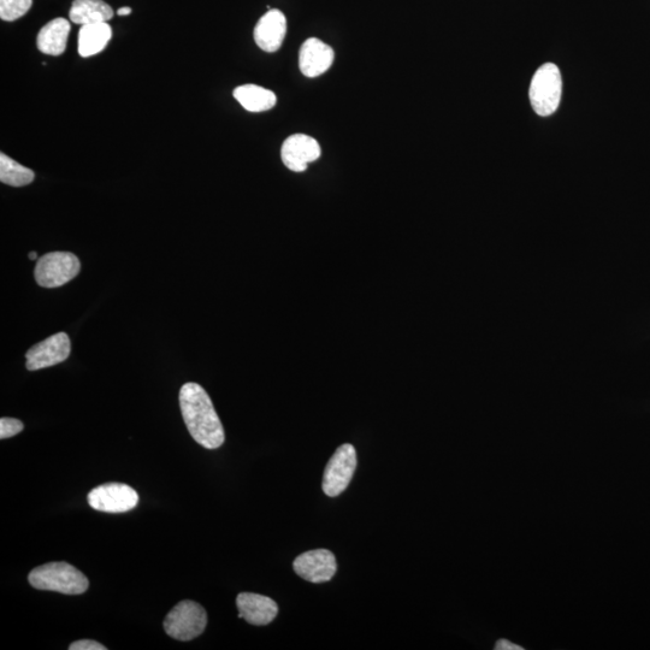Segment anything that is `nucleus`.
<instances>
[{"label": "nucleus", "mask_w": 650, "mask_h": 650, "mask_svg": "<svg viewBox=\"0 0 650 650\" xmlns=\"http://www.w3.org/2000/svg\"><path fill=\"white\" fill-rule=\"evenodd\" d=\"M183 421L195 442L208 449L220 448L226 434L214 404L198 383H186L180 390Z\"/></svg>", "instance_id": "nucleus-1"}, {"label": "nucleus", "mask_w": 650, "mask_h": 650, "mask_svg": "<svg viewBox=\"0 0 650 650\" xmlns=\"http://www.w3.org/2000/svg\"><path fill=\"white\" fill-rule=\"evenodd\" d=\"M28 581L35 589L65 595L84 594L90 585L84 573L64 561L37 567L29 573Z\"/></svg>", "instance_id": "nucleus-2"}, {"label": "nucleus", "mask_w": 650, "mask_h": 650, "mask_svg": "<svg viewBox=\"0 0 650 650\" xmlns=\"http://www.w3.org/2000/svg\"><path fill=\"white\" fill-rule=\"evenodd\" d=\"M563 93L560 70L553 63L543 64L531 81L529 96L537 115L551 116L558 110Z\"/></svg>", "instance_id": "nucleus-3"}, {"label": "nucleus", "mask_w": 650, "mask_h": 650, "mask_svg": "<svg viewBox=\"0 0 650 650\" xmlns=\"http://www.w3.org/2000/svg\"><path fill=\"white\" fill-rule=\"evenodd\" d=\"M208 625V614L197 602L185 600L177 604L164 620V630L179 641H191L202 635Z\"/></svg>", "instance_id": "nucleus-4"}, {"label": "nucleus", "mask_w": 650, "mask_h": 650, "mask_svg": "<svg viewBox=\"0 0 650 650\" xmlns=\"http://www.w3.org/2000/svg\"><path fill=\"white\" fill-rule=\"evenodd\" d=\"M81 264L70 252H52L38 260L34 276L38 285L45 288L62 287L79 275Z\"/></svg>", "instance_id": "nucleus-5"}, {"label": "nucleus", "mask_w": 650, "mask_h": 650, "mask_svg": "<svg viewBox=\"0 0 650 650\" xmlns=\"http://www.w3.org/2000/svg\"><path fill=\"white\" fill-rule=\"evenodd\" d=\"M357 469V452L350 443L336 449L330 458L323 476V492L335 498L344 493L352 481L354 471Z\"/></svg>", "instance_id": "nucleus-6"}, {"label": "nucleus", "mask_w": 650, "mask_h": 650, "mask_svg": "<svg viewBox=\"0 0 650 650\" xmlns=\"http://www.w3.org/2000/svg\"><path fill=\"white\" fill-rule=\"evenodd\" d=\"M88 504L96 511L124 513L138 506L139 494L128 484L106 483L91 490L88 494Z\"/></svg>", "instance_id": "nucleus-7"}, {"label": "nucleus", "mask_w": 650, "mask_h": 650, "mask_svg": "<svg viewBox=\"0 0 650 650\" xmlns=\"http://www.w3.org/2000/svg\"><path fill=\"white\" fill-rule=\"evenodd\" d=\"M72 351L69 336L58 333L34 345L26 354L28 370L37 371L50 368L67 360Z\"/></svg>", "instance_id": "nucleus-8"}, {"label": "nucleus", "mask_w": 650, "mask_h": 650, "mask_svg": "<svg viewBox=\"0 0 650 650\" xmlns=\"http://www.w3.org/2000/svg\"><path fill=\"white\" fill-rule=\"evenodd\" d=\"M294 571L311 583L329 582L338 570L335 555L328 549H315L294 560Z\"/></svg>", "instance_id": "nucleus-9"}, {"label": "nucleus", "mask_w": 650, "mask_h": 650, "mask_svg": "<svg viewBox=\"0 0 650 650\" xmlns=\"http://www.w3.org/2000/svg\"><path fill=\"white\" fill-rule=\"evenodd\" d=\"M319 157H321V146L309 135H292L282 145V162L294 173H303L307 165L316 162Z\"/></svg>", "instance_id": "nucleus-10"}, {"label": "nucleus", "mask_w": 650, "mask_h": 650, "mask_svg": "<svg viewBox=\"0 0 650 650\" xmlns=\"http://www.w3.org/2000/svg\"><path fill=\"white\" fill-rule=\"evenodd\" d=\"M335 53L332 47L317 38H310L301 46L299 52L300 72L306 78H317L332 67Z\"/></svg>", "instance_id": "nucleus-11"}, {"label": "nucleus", "mask_w": 650, "mask_h": 650, "mask_svg": "<svg viewBox=\"0 0 650 650\" xmlns=\"http://www.w3.org/2000/svg\"><path fill=\"white\" fill-rule=\"evenodd\" d=\"M287 34V19L282 11L269 10L254 28V41L260 50L273 53L280 50Z\"/></svg>", "instance_id": "nucleus-12"}, {"label": "nucleus", "mask_w": 650, "mask_h": 650, "mask_svg": "<svg viewBox=\"0 0 650 650\" xmlns=\"http://www.w3.org/2000/svg\"><path fill=\"white\" fill-rule=\"evenodd\" d=\"M239 617L256 626L268 625L277 617L279 606L274 600L259 594L241 593L236 598Z\"/></svg>", "instance_id": "nucleus-13"}, {"label": "nucleus", "mask_w": 650, "mask_h": 650, "mask_svg": "<svg viewBox=\"0 0 650 650\" xmlns=\"http://www.w3.org/2000/svg\"><path fill=\"white\" fill-rule=\"evenodd\" d=\"M70 33L68 20L55 19L40 29L37 37V47L40 52L49 56H61L67 49Z\"/></svg>", "instance_id": "nucleus-14"}, {"label": "nucleus", "mask_w": 650, "mask_h": 650, "mask_svg": "<svg viewBox=\"0 0 650 650\" xmlns=\"http://www.w3.org/2000/svg\"><path fill=\"white\" fill-rule=\"evenodd\" d=\"M69 17L76 25H93L110 21L114 10L103 0H74Z\"/></svg>", "instance_id": "nucleus-15"}, {"label": "nucleus", "mask_w": 650, "mask_h": 650, "mask_svg": "<svg viewBox=\"0 0 650 650\" xmlns=\"http://www.w3.org/2000/svg\"><path fill=\"white\" fill-rule=\"evenodd\" d=\"M112 38V29L108 22L93 23L82 26L79 32V53L88 58L102 52Z\"/></svg>", "instance_id": "nucleus-16"}, {"label": "nucleus", "mask_w": 650, "mask_h": 650, "mask_svg": "<svg viewBox=\"0 0 650 650\" xmlns=\"http://www.w3.org/2000/svg\"><path fill=\"white\" fill-rule=\"evenodd\" d=\"M234 98L242 108L250 112H263L273 109L277 103L276 94L257 85H244L235 88Z\"/></svg>", "instance_id": "nucleus-17"}, {"label": "nucleus", "mask_w": 650, "mask_h": 650, "mask_svg": "<svg viewBox=\"0 0 650 650\" xmlns=\"http://www.w3.org/2000/svg\"><path fill=\"white\" fill-rule=\"evenodd\" d=\"M34 171L23 167L15 159L0 153V181L5 185L23 187L34 181Z\"/></svg>", "instance_id": "nucleus-18"}, {"label": "nucleus", "mask_w": 650, "mask_h": 650, "mask_svg": "<svg viewBox=\"0 0 650 650\" xmlns=\"http://www.w3.org/2000/svg\"><path fill=\"white\" fill-rule=\"evenodd\" d=\"M33 0H0V19L13 22L31 10Z\"/></svg>", "instance_id": "nucleus-19"}, {"label": "nucleus", "mask_w": 650, "mask_h": 650, "mask_svg": "<svg viewBox=\"0 0 650 650\" xmlns=\"http://www.w3.org/2000/svg\"><path fill=\"white\" fill-rule=\"evenodd\" d=\"M25 428V425L19 419L4 417L0 419V439H10Z\"/></svg>", "instance_id": "nucleus-20"}, {"label": "nucleus", "mask_w": 650, "mask_h": 650, "mask_svg": "<svg viewBox=\"0 0 650 650\" xmlns=\"http://www.w3.org/2000/svg\"><path fill=\"white\" fill-rule=\"evenodd\" d=\"M70 650H106L103 644L92 640H82L74 642L69 646Z\"/></svg>", "instance_id": "nucleus-21"}, {"label": "nucleus", "mask_w": 650, "mask_h": 650, "mask_svg": "<svg viewBox=\"0 0 650 650\" xmlns=\"http://www.w3.org/2000/svg\"><path fill=\"white\" fill-rule=\"evenodd\" d=\"M495 649H501V650H508V649L514 650V649H516V650H518V649H523V648L517 646V644H514V643H512L510 641L501 640L498 643H496Z\"/></svg>", "instance_id": "nucleus-22"}, {"label": "nucleus", "mask_w": 650, "mask_h": 650, "mask_svg": "<svg viewBox=\"0 0 650 650\" xmlns=\"http://www.w3.org/2000/svg\"><path fill=\"white\" fill-rule=\"evenodd\" d=\"M117 14L120 15V16H128V15L132 14V9H130L129 7H124V8H121L120 10H118Z\"/></svg>", "instance_id": "nucleus-23"}, {"label": "nucleus", "mask_w": 650, "mask_h": 650, "mask_svg": "<svg viewBox=\"0 0 650 650\" xmlns=\"http://www.w3.org/2000/svg\"><path fill=\"white\" fill-rule=\"evenodd\" d=\"M37 258H38V254H37V252H31V253H29V259H31V260H35V259H37Z\"/></svg>", "instance_id": "nucleus-24"}]
</instances>
